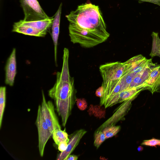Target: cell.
I'll return each mask as SVG.
<instances>
[{
  "mask_svg": "<svg viewBox=\"0 0 160 160\" xmlns=\"http://www.w3.org/2000/svg\"><path fill=\"white\" fill-rule=\"evenodd\" d=\"M69 22L71 41L90 48L103 42L110 36L98 6L86 3L66 16Z\"/></svg>",
  "mask_w": 160,
  "mask_h": 160,
  "instance_id": "1",
  "label": "cell"
},
{
  "mask_svg": "<svg viewBox=\"0 0 160 160\" xmlns=\"http://www.w3.org/2000/svg\"><path fill=\"white\" fill-rule=\"evenodd\" d=\"M68 49L64 48L63 64L61 72L56 74V80L53 86L48 91L49 96L53 99L56 109L65 127L76 102L74 79L71 77L69 69Z\"/></svg>",
  "mask_w": 160,
  "mask_h": 160,
  "instance_id": "2",
  "label": "cell"
},
{
  "mask_svg": "<svg viewBox=\"0 0 160 160\" xmlns=\"http://www.w3.org/2000/svg\"><path fill=\"white\" fill-rule=\"evenodd\" d=\"M22 7L25 21L43 20L52 18L48 17L37 0H20Z\"/></svg>",
  "mask_w": 160,
  "mask_h": 160,
  "instance_id": "3",
  "label": "cell"
},
{
  "mask_svg": "<svg viewBox=\"0 0 160 160\" xmlns=\"http://www.w3.org/2000/svg\"><path fill=\"white\" fill-rule=\"evenodd\" d=\"M35 124L38 131L39 154L41 157H43L46 144L52 133L43 117L40 105L38 108Z\"/></svg>",
  "mask_w": 160,
  "mask_h": 160,
  "instance_id": "4",
  "label": "cell"
},
{
  "mask_svg": "<svg viewBox=\"0 0 160 160\" xmlns=\"http://www.w3.org/2000/svg\"><path fill=\"white\" fill-rule=\"evenodd\" d=\"M42 99L41 109L43 117L52 133L57 129H61L58 117L55 111L54 106L51 101H47L43 91H42Z\"/></svg>",
  "mask_w": 160,
  "mask_h": 160,
  "instance_id": "5",
  "label": "cell"
},
{
  "mask_svg": "<svg viewBox=\"0 0 160 160\" xmlns=\"http://www.w3.org/2000/svg\"><path fill=\"white\" fill-rule=\"evenodd\" d=\"M125 66L124 62H117L101 65L99 70L103 82L117 80L122 76Z\"/></svg>",
  "mask_w": 160,
  "mask_h": 160,
  "instance_id": "6",
  "label": "cell"
},
{
  "mask_svg": "<svg viewBox=\"0 0 160 160\" xmlns=\"http://www.w3.org/2000/svg\"><path fill=\"white\" fill-rule=\"evenodd\" d=\"M133 99H130L122 102L114 111L112 116L102 124L96 131H102L105 128L115 125L118 122L124 120L125 116L130 110L132 102Z\"/></svg>",
  "mask_w": 160,
  "mask_h": 160,
  "instance_id": "7",
  "label": "cell"
},
{
  "mask_svg": "<svg viewBox=\"0 0 160 160\" xmlns=\"http://www.w3.org/2000/svg\"><path fill=\"white\" fill-rule=\"evenodd\" d=\"M152 63V59H148L142 55L135 56L124 62L126 71L136 73L142 71Z\"/></svg>",
  "mask_w": 160,
  "mask_h": 160,
  "instance_id": "8",
  "label": "cell"
},
{
  "mask_svg": "<svg viewBox=\"0 0 160 160\" xmlns=\"http://www.w3.org/2000/svg\"><path fill=\"white\" fill-rule=\"evenodd\" d=\"M87 131L84 129H80L74 132L70 136L67 149L61 152L57 157V160H66L78 144L82 138L86 133Z\"/></svg>",
  "mask_w": 160,
  "mask_h": 160,
  "instance_id": "9",
  "label": "cell"
},
{
  "mask_svg": "<svg viewBox=\"0 0 160 160\" xmlns=\"http://www.w3.org/2000/svg\"><path fill=\"white\" fill-rule=\"evenodd\" d=\"M16 52L14 48L8 59L5 68V83L10 86L13 85L16 74Z\"/></svg>",
  "mask_w": 160,
  "mask_h": 160,
  "instance_id": "10",
  "label": "cell"
},
{
  "mask_svg": "<svg viewBox=\"0 0 160 160\" xmlns=\"http://www.w3.org/2000/svg\"><path fill=\"white\" fill-rule=\"evenodd\" d=\"M146 89L153 94L155 92H160V65L153 67L145 84Z\"/></svg>",
  "mask_w": 160,
  "mask_h": 160,
  "instance_id": "11",
  "label": "cell"
},
{
  "mask_svg": "<svg viewBox=\"0 0 160 160\" xmlns=\"http://www.w3.org/2000/svg\"><path fill=\"white\" fill-rule=\"evenodd\" d=\"M62 3H61L54 15L52 25L51 35L54 47V59L57 64V50L58 40L59 33Z\"/></svg>",
  "mask_w": 160,
  "mask_h": 160,
  "instance_id": "12",
  "label": "cell"
},
{
  "mask_svg": "<svg viewBox=\"0 0 160 160\" xmlns=\"http://www.w3.org/2000/svg\"><path fill=\"white\" fill-rule=\"evenodd\" d=\"M156 65L152 63L144 70L138 73L133 79L129 89L144 88L146 89L145 82L149 77L152 68Z\"/></svg>",
  "mask_w": 160,
  "mask_h": 160,
  "instance_id": "13",
  "label": "cell"
},
{
  "mask_svg": "<svg viewBox=\"0 0 160 160\" xmlns=\"http://www.w3.org/2000/svg\"><path fill=\"white\" fill-rule=\"evenodd\" d=\"M13 32H15L23 34L38 37H44L47 33L35 29L31 27L15 22L13 26Z\"/></svg>",
  "mask_w": 160,
  "mask_h": 160,
  "instance_id": "14",
  "label": "cell"
},
{
  "mask_svg": "<svg viewBox=\"0 0 160 160\" xmlns=\"http://www.w3.org/2000/svg\"><path fill=\"white\" fill-rule=\"evenodd\" d=\"M52 136L55 143L58 145L62 142L68 143L69 140L68 135L65 129L63 131L61 129L54 130L52 133Z\"/></svg>",
  "mask_w": 160,
  "mask_h": 160,
  "instance_id": "15",
  "label": "cell"
},
{
  "mask_svg": "<svg viewBox=\"0 0 160 160\" xmlns=\"http://www.w3.org/2000/svg\"><path fill=\"white\" fill-rule=\"evenodd\" d=\"M151 36L152 42V50L150 55L152 57L157 56L160 58V39L158 33L152 32Z\"/></svg>",
  "mask_w": 160,
  "mask_h": 160,
  "instance_id": "16",
  "label": "cell"
},
{
  "mask_svg": "<svg viewBox=\"0 0 160 160\" xmlns=\"http://www.w3.org/2000/svg\"><path fill=\"white\" fill-rule=\"evenodd\" d=\"M105 109L104 107L100 105L94 106L91 105L88 112L89 115H93L96 118L101 119L105 117Z\"/></svg>",
  "mask_w": 160,
  "mask_h": 160,
  "instance_id": "17",
  "label": "cell"
},
{
  "mask_svg": "<svg viewBox=\"0 0 160 160\" xmlns=\"http://www.w3.org/2000/svg\"><path fill=\"white\" fill-rule=\"evenodd\" d=\"M6 87L1 86L0 88V128L2 123L3 114L6 102Z\"/></svg>",
  "mask_w": 160,
  "mask_h": 160,
  "instance_id": "18",
  "label": "cell"
},
{
  "mask_svg": "<svg viewBox=\"0 0 160 160\" xmlns=\"http://www.w3.org/2000/svg\"><path fill=\"white\" fill-rule=\"evenodd\" d=\"M120 126H111L106 127L102 130L106 139L112 138L116 135L120 131Z\"/></svg>",
  "mask_w": 160,
  "mask_h": 160,
  "instance_id": "19",
  "label": "cell"
},
{
  "mask_svg": "<svg viewBox=\"0 0 160 160\" xmlns=\"http://www.w3.org/2000/svg\"><path fill=\"white\" fill-rule=\"evenodd\" d=\"M106 139L102 131H95L94 133V145L98 149Z\"/></svg>",
  "mask_w": 160,
  "mask_h": 160,
  "instance_id": "20",
  "label": "cell"
},
{
  "mask_svg": "<svg viewBox=\"0 0 160 160\" xmlns=\"http://www.w3.org/2000/svg\"><path fill=\"white\" fill-rule=\"evenodd\" d=\"M141 144L151 147L160 146V140L153 138L149 140H145L142 142Z\"/></svg>",
  "mask_w": 160,
  "mask_h": 160,
  "instance_id": "21",
  "label": "cell"
},
{
  "mask_svg": "<svg viewBox=\"0 0 160 160\" xmlns=\"http://www.w3.org/2000/svg\"><path fill=\"white\" fill-rule=\"evenodd\" d=\"M76 102L78 108L80 110H84L88 107L87 102L84 98H77Z\"/></svg>",
  "mask_w": 160,
  "mask_h": 160,
  "instance_id": "22",
  "label": "cell"
},
{
  "mask_svg": "<svg viewBox=\"0 0 160 160\" xmlns=\"http://www.w3.org/2000/svg\"><path fill=\"white\" fill-rule=\"evenodd\" d=\"M68 145V142H60L58 145V149L61 152H63L67 149Z\"/></svg>",
  "mask_w": 160,
  "mask_h": 160,
  "instance_id": "23",
  "label": "cell"
},
{
  "mask_svg": "<svg viewBox=\"0 0 160 160\" xmlns=\"http://www.w3.org/2000/svg\"><path fill=\"white\" fill-rule=\"evenodd\" d=\"M103 94V88L102 85L101 86L98 88L95 92V94L96 96L100 98L102 97Z\"/></svg>",
  "mask_w": 160,
  "mask_h": 160,
  "instance_id": "24",
  "label": "cell"
},
{
  "mask_svg": "<svg viewBox=\"0 0 160 160\" xmlns=\"http://www.w3.org/2000/svg\"><path fill=\"white\" fill-rule=\"evenodd\" d=\"M143 2H147L152 3L160 6V0H136Z\"/></svg>",
  "mask_w": 160,
  "mask_h": 160,
  "instance_id": "25",
  "label": "cell"
},
{
  "mask_svg": "<svg viewBox=\"0 0 160 160\" xmlns=\"http://www.w3.org/2000/svg\"><path fill=\"white\" fill-rule=\"evenodd\" d=\"M78 159V157L76 155H70L68 157L66 160H77Z\"/></svg>",
  "mask_w": 160,
  "mask_h": 160,
  "instance_id": "26",
  "label": "cell"
},
{
  "mask_svg": "<svg viewBox=\"0 0 160 160\" xmlns=\"http://www.w3.org/2000/svg\"><path fill=\"white\" fill-rule=\"evenodd\" d=\"M138 152H141L143 150V147L141 146H139L138 148Z\"/></svg>",
  "mask_w": 160,
  "mask_h": 160,
  "instance_id": "27",
  "label": "cell"
}]
</instances>
